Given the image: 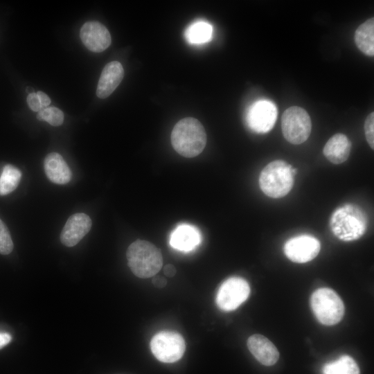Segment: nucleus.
Listing matches in <instances>:
<instances>
[{
	"instance_id": "1",
	"label": "nucleus",
	"mask_w": 374,
	"mask_h": 374,
	"mask_svg": "<svg viewBox=\"0 0 374 374\" xmlns=\"http://www.w3.org/2000/svg\"><path fill=\"white\" fill-rule=\"evenodd\" d=\"M171 143L180 155L191 158L199 154L206 144V134L202 124L196 118L179 121L171 132Z\"/></svg>"
},
{
	"instance_id": "2",
	"label": "nucleus",
	"mask_w": 374,
	"mask_h": 374,
	"mask_svg": "<svg viewBox=\"0 0 374 374\" xmlns=\"http://www.w3.org/2000/svg\"><path fill=\"white\" fill-rule=\"evenodd\" d=\"M332 233L339 240L349 242L360 238L366 231L367 218L358 206L347 204L337 208L330 219Z\"/></svg>"
},
{
	"instance_id": "3",
	"label": "nucleus",
	"mask_w": 374,
	"mask_h": 374,
	"mask_svg": "<svg viewBox=\"0 0 374 374\" xmlns=\"http://www.w3.org/2000/svg\"><path fill=\"white\" fill-rule=\"evenodd\" d=\"M126 256L132 272L141 278L154 276L163 265L161 251L146 240H137L132 242L127 248Z\"/></svg>"
},
{
	"instance_id": "4",
	"label": "nucleus",
	"mask_w": 374,
	"mask_h": 374,
	"mask_svg": "<svg viewBox=\"0 0 374 374\" xmlns=\"http://www.w3.org/2000/svg\"><path fill=\"white\" fill-rule=\"evenodd\" d=\"M292 166L283 160L269 163L261 171L259 186L271 198H280L289 193L294 185Z\"/></svg>"
},
{
	"instance_id": "5",
	"label": "nucleus",
	"mask_w": 374,
	"mask_h": 374,
	"mask_svg": "<svg viewBox=\"0 0 374 374\" xmlns=\"http://www.w3.org/2000/svg\"><path fill=\"white\" fill-rule=\"evenodd\" d=\"M310 304L316 318L323 325L337 324L344 317V303L330 288L323 287L314 291L311 296Z\"/></svg>"
},
{
	"instance_id": "6",
	"label": "nucleus",
	"mask_w": 374,
	"mask_h": 374,
	"mask_svg": "<svg viewBox=\"0 0 374 374\" xmlns=\"http://www.w3.org/2000/svg\"><path fill=\"white\" fill-rule=\"evenodd\" d=\"M282 132L290 143L299 145L305 142L311 133L312 122L308 113L302 107L287 108L281 118Z\"/></svg>"
},
{
	"instance_id": "7",
	"label": "nucleus",
	"mask_w": 374,
	"mask_h": 374,
	"mask_svg": "<svg viewBox=\"0 0 374 374\" xmlns=\"http://www.w3.org/2000/svg\"><path fill=\"white\" fill-rule=\"evenodd\" d=\"M150 348L160 362L172 363L180 359L186 350L183 337L174 331H161L153 336Z\"/></svg>"
},
{
	"instance_id": "8",
	"label": "nucleus",
	"mask_w": 374,
	"mask_h": 374,
	"mask_svg": "<svg viewBox=\"0 0 374 374\" xmlns=\"http://www.w3.org/2000/svg\"><path fill=\"white\" fill-rule=\"evenodd\" d=\"M249 294L250 287L247 280L240 277H231L220 287L216 304L223 311H232L244 303Z\"/></svg>"
},
{
	"instance_id": "9",
	"label": "nucleus",
	"mask_w": 374,
	"mask_h": 374,
	"mask_svg": "<svg viewBox=\"0 0 374 374\" xmlns=\"http://www.w3.org/2000/svg\"><path fill=\"white\" fill-rule=\"evenodd\" d=\"M284 253L292 262L305 263L313 260L320 251L319 241L310 235H301L289 239L284 245Z\"/></svg>"
},
{
	"instance_id": "10",
	"label": "nucleus",
	"mask_w": 374,
	"mask_h": 374,
	"mask_svg": "<svg viewBox=\"0 0 374 374\" xmlns=\"http://www.w3.org/2000/svg\"><path fill=\"white\" fill-rule=\"evenodd\" d=\"M276 105L267 100H261L253 103L247 114L249 127L255 132L267 133L275 125L277 118Z\"/></svg>"
},
{
	"instance_id": "11",
	"label": "nucleus",
	"mask_w": 374,
	"mask_h": 374,
	"mask_svg": "<svg viewBox=\"0 0 374 374\" xmlns=\"http://www.w3.org/2000/svg\"><path fill=\"white\" fill-rule=\"evenodd\" d=\"M80 39L91 51L100 53L111 44V35L107 28L98 21H87L82 26Z\"/></svg>"
},
{
	"instance_id": "12",
	"label": "nucleus",
	"mask_w": 374,
	"mask_h": 374,
	"mask_svg": "<svg viewBox=\"0 0 374 374\" xmlns=\"http://www.w3.org/2000/svg\"><path fill=\"white\" fill-rule=\"evenodd\" d=\"M91 224V220L87 214L78 213L72 215L61 232V242L66 247L75 246L88 233Z\"/></svg>"
},
{
	"instance_id": "13",
	"label": "nucleus",
	"mask_w": 374,
	"mask_h": 374,
	"mask_svg": "<svg viewBox=\"0 0 374 374\" xmlns=\"http://www.w3.org/2000/svg\"><path fill=\"white\" fill-rule=\"evenodd\" d=\"M247 347L253 357L265 366L274 365L279 358L276 347L263 335L250 336L247 339Z\"/></svg>"
},
{
	"instance_id": "14",
	"label": "nucleus",
	"mask_w": 374,
	"mask_h": 374,
	"mask_svg": "<svg viewBox=\"0 0 374 374\" xmlns=\"http://www.w3.org/2000/svg\"><path fill=\"white\" fill-rule=\"evenodd\" d=\"M124 69L118 61L109 62L103 68L99 78L96 95L100 98H106L110 96L122 81Z\"/></svg>"
},
{
	"instance_id": "15",
	"label": "nucleus",
	"mask_w": 374,
	"mask_h": 374,
	"mask_svg": "<svg viewBox=\"0 0 374 374\" xmlns=\"http://www.w3.org/2000/svg\"><path fill=\"white\" fill-rule=\"evenodd\" d=\"M44 168L46 177L53 183L66 184L70 181L71 171L62 157L57 152L46 155L44 161Z\"/></svg>"
},
{
	"instance_id": "16",
	"label": "nucleus",
	"mask_w": 374,
	"mask_h": 374,
	"mask_svg": "<svg viewBox=\"0 0 374 374\" xmlns=\"http://www.w3.org/2000/svg\"><path fill=\"white\" fill-rule=\"evenodd\" d=\"M201 240V234L196 227L181 224L171 233L170 244L177 250L189 251L197 247Z\"/></svg>"
},
{
	"instance_id": "17",
	"label": "nucleus",
	"mask_w": 374,
	"mask_h": 374,
	"mask_svg": "<svg viewBox=\"0 0 374 374\" xmlns=\"http://www.w3.org/2000/svg\"><path fill=\"white\" fill-rule=\"evenodd\" d=\"M350 148L351 143L348 137L344 134L338 133L326 142L323 152L331 163L339 164L348 159Z\"/></svg>"
},
{
	"instance_id": "18",
	"label": "nucleus",
	"mask_w": 374,
	"mask_h": 374,
	"mask_svg": "<svg viewBox=\"0 0 374 374\" xmlns=\"http://www.w3.org/2000/svg\"><path fill=\"white\" fill-rule=\"evenodd\" d=\"M355 42L357 48L365 55H374V19L365 21L355 33Z\"/></svg>"
},
{
	"instance_id": "19",
	"label": "nucleus",
	"mask_w": 374,
	"mask_h": 374,
	"mask_svg": "<svg viewBox=\"0 0 374 374\" xmlns=\"http://www.w3.org/2000/svg\"><path fill=\"white\" fill-rule=\"evenodd\" d=\"M323 374H360L356 362L349 355H342L337 360L326 364Z\"/></svg>"
},
{
	"instance_id": "20",
	"label": "nucleus",
	"mask_w": 374,
	"mask_h": 374,
	"mask_svg": "<svg viewBox=\"0 0 374 374\" xmlns=\"http://www.w3.org/2000/svg\"><path fill=\"white\" fill-rule=\"evenodd\" d=\"M21 177V171L10 164H6L0 176V195H6L18 186Z\"/></svg>"
},
{
	"instance_id": "21",
	"label": "nucleus",
	"mask_w": 374,
	"mask_h": 374,
	"mask_svg": "<svg viewBox=\"0 0 374 374\" xmlns=\"http://www.w3.org/2000/svg\"><path fill=\"white\" fill-rule=\"evenodd\" d=\"M212 27L207 22L199 21L190 25L186 30L188 41L193 44H202L210 40Z\"/></svg>"
},
{
	"instance_id": "22",
	"label": "nucleus",
	"mask_w": 374,
	"mask_h": 374,
	"mask_svg": "<svg viewBox=\"0 0 374 374\" xmlns=\"http://www.w3.org/2000/svg\"><path fill=\"white\" fill-rule=\"evenodd\" d=\"M64 114L55 107H46L38 112L37 118L41 121H46L53 126H60L64 122Z\"/></svg>"
},
{
	"instance_id": "23",
	"label": "nucleus",
	"mask_w": 374,
	"mask_h": 374,
	"mask_svg": "<svg viewBox=\"0 0 374 374\" xmlns=\"http://www.w3.org/2000/svg\"><path fill=\"white\" fill-rule=\"evenodd\" d=\"M13 249V242L10 232L0 219V253L3 255L9 254Z\"/></svg>"
},
{
	"instance_id": "24",
	"label": "nucleus",
	"mask_w": 374,
	"mask_h": 374,
	"mask_svg": "<svg viewBox=\"0 0 374 374\" xmlns=\"http://www.w3.org/2000/svg\"><path fill=\"white\" fill-rule=\"evenodd\" d=\"M364 132L366 141L372 150L374 148V113H370L364 122Z\"/></svg>"
},
{
	"instance_id": "25",
	"label": "nucleus",
	"mask_w": 374,
	"mask_h": 374,
	"mask_svg": "<svg viewBox=\"0 0 374 374\" xmlns=\"http://www.w3.org/2000/svg\"><path fill=\"white\" fill-rule=\"evenodd\" d=\"M27 103L29 108L33 112H39L42 109L39 99L36 93L28 94Z\"/></svg>"
},
{
	"instance_id": "26",
	"label": "nucleus",
	"mask_w": 374,
	"mask_h": 374,
	"mask_svg": "<svg viewBox=\"0 0 374 374\" xmlns=\"http://www.w3.org/2000/svg\"><path fill=\"white\" fill-rule=\"evenodd\" d=\"M36 93L39 99L42 109L47 107L51 103L50 98L41 91H37Z\"/></svg>"
},
{
	"instance_id": "27",
	"label": "nucleus",
	"mask_w": 374,
	"mask_h": 374,
	"mask_svg": "<svg viewBox=\"0 0 374 374\" xmlns=\"http://www.w3.org/2000/svg\"><path fill=\"white\" fill-rule=\"evenodd\" d=\"M152 284L158 288H162L164 287L167 284L166 279L161 276H154L152 278Z\"/></svg>"
},
{
	"instance_id": "28",
	"label": "nucleus",
	"mask_w": 374,
	"mask_h": 374,
	"mask_svg": "<svg viewBox=\"0 0 374 374\" xmlns=\"http://www.w3.org/2000/svg\"><path fill=\"white\" fill-rule=\"evenodd\" d=\"M11 339L10 334L0 332V349L7 345L11 341Z\"/></svg>"
},
{
	"instance_id": "29",
	"label": "nucleus",
	"mask_w": 374,
	"mask_h": 374,
	"mask_svg": "<svg viewBox=\"0 0 374 374\" xmlns=\"http://www.w3.org/2000/svg\"><path fill=\"white\" fill-rule=\"evenodd\" d=\"M163 274L168 277H172L176 274V269L172 264H167L163 267Z\"/></svg>"
},
{
	"instance_id": "30",
	"label": "nucleus",
	"mask_w": 374,
	"mask_h": 374,
	"mask_svg": "<svg viewBox=\"0 0 374 374\" xmlns=\"http://www.w3.org/2000/svg\"><path fill=\"white\" fill-rule=\"evenodd\" d=\"M26 91L28 93V94L34 93V92H33V91H34L33 89L31 87H28L26 88Z\"/></svg>"
}]
</instances>
